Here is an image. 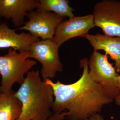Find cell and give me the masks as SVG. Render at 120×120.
I'll use <instances>...</instances> for the list:
<instances>
[{
	"instance_id": "7c38bea8",
	"label": "cell",
	"mask_w": 120,
	"mask_h": 120,
	"mask_svg": "<svg viewBox=\"0 0 120 120\" xmlns=\"http://www.w3.org/2000/svg\"><path fill=\"white\" fill-rule=\"evenodd\" d=\"M22 104L11 90L0 94V120H17L22 112Z\"/></svg>"
},
{
	"instance_id": "9a60e30c",
	"label": "cell",
	"mask_w": 120,
	"mask_h": 120,
	"mask_svg": "<svg viewBox=\"0 0 120 120\" xmlns=\"http://www.w3.org/2000/svg\"><path fill=\"white\" fill-rule=\"evenodd\" d=\"M86 120H105L100 113H97Z\"/></svg>"
},
{
	"instance_id": "ba28073f",
	"label": "cell",
	"mask_w": 120,
	"mask_h": 120,
	"mask_svg": "<svg viewBox=\"0 0 120 120\" xmlns=\"http://www.w3.org/2000/svg\"><path fill=\"white\" fill-rule=\"evenodd\" d=\"M95 27L93 14L81 16H74L60 23L52 41L60 47L70 39L77 37L85 38L90 30Z\"/></svg>"
},
{
	"instance_id": "3957f363",
	"label": "cell",
	"mask_w": 120,
	"mask_h": 120,
	"mask_svg": "<svg viewBox=\"0 0 120 120\" xmlns=\"http://www.w3.org/2000/svg\"><path fill=\"white\" fill-rule=\"evenodd\" d=\"M29 51L19 52L8 49L7 54L0 56V90L4 93L12 90L15 83L22 85L26 74L37 64L29 57Z\"/></svg>"
},
{
	"instance_id": "9c48e42d",
	"label": "cell",
	"mask_w": 120,
	"mask_h": 120,
	"mask_svg": "<svg viewBox=\"0 0 120 120\" xmlns=\"http://www.w3.org/2000/svg\"><path fill=\"white\" fill-rule=\"evenodd\" d=\"M39 5L38 0H0V17L10 19L18 29L25 24L27 14L38 9Z\"/></svg>"
},
{
	"instance_id": "30bf717a",
	"label": "cell",
	"mask_w": 120,
	"mask_h": 120,
	"mask_svg": "<svg viewBox=\"0 0 120 120\" xmlns=\"http://www.w3.org/2000/svg\"><path fill=\"white\" fill-rule=\"evenodd\" d=\"M40 39L30 33L18 34L10 29L6 22L0 23V49H12L19 52L29 51L33 43Z\"/></svg>"
},
{
	"instance_id": "52a82bcc",
	"label": "cell",
	"mask_w": 120,
	"mask_h": 120,
	"mask_svg": "<svg viewBox=\"0 0 120 120\" xmlns=\"http://www.w3.org/2000/svg\"><path fill=\"white\" fill-rule=\"evenodd\" d=\"M93 15L95 26L104 34L120 37V1L102 0L96 3Z\"/></svg>"
},
{
	"instance_id": "5b68a950",
	"label": "cell",
	"mask_w": 120,
	"mask_h": 120,
	"mask_svg": "<svg viewBox=\"0 0 120 120\" xmlns=\"http://www.w3.org/2000/svg\"><path fill=\"white\" fill-rule=\"evenodd\" d=\"M59 48L51 40H40L33 43L29 50L30 58L38 60L41 64V73L43 80L55 77L57 72L63 70L60 60Z\"/></svg>"
},
{
	"instance_id": "2e32d148",
	"label": "cell",
	"mask_w": 120,
	"mask_h": 120,
	"mask_svg": "<svg viewBox=\"0 0 120 120\" xmlns=\"http://www.w3.org/2000/svg\"><path fill=\"white\" fill-rule=\"evenodd\" d=\"M117 80H118V88L120 90V74L118 77L117 78ZM116 103V105L119 106H120V94L119 95V96L116 98L114 101Z\"/></svg>"
},
{
	"instance_id": "6da1fadb",
	"label": "cell",
	"mask_w": 120,
	"mask_h": 120,
	"mask_svg": "<svg viewBox=\"0 0 120 120\" xmlns=\"http://www.w3.org/2000/svg\"><path fill=\"white\" fill-rule=\"evenodd\" d=\"M80 66L82 69V76L74 83L65 84L49 79L45 81L53 93L52 111L66 112L67 120H87L113 101L103 87L90 76L87 58L80 60Z\"/></svg>"
},
{
	"instance_id": "4fadbf2b",
	"label": "cell",
	"mask_w": 120,
	"mask_h": 120,
	"mask_svg": "<svg viewBox=\"0 0 120 120\" xmlns=\"http://www.w3.org/2000/svg\"><path fill=\"white\" fill-rule=\"evenodd\" d=\"M37 10L55 13L62 17H72L74 9L68 0H40Z\"/></svg>"
},
{
	"instance_id": "8992f818",
	"label": "cell",
	"mask_w": 120,
	"mask_h": 120,
	"mask_svg": "<svg viewBox=\"0 0 120 120\" xmlns=\"http://www.w3.org/2000/svg\"><path fill=\"white\" fill-rule=\"evenodd\" d=\"M26 17L28 21L16 30L28 31L31 34L42 40H52L57 26L64 19L55 13L37 10L29 12Z\"/></svg>"
},
{
	"instance_id": "277c9868",
	"label": "cell",
	"mask_w": 120,
	"mask_h": 120,
	"mask_svg": "<svg viewBox=\"0 0 120 120\" xmlns=\"http://www.w3.org/2000/svg\"><path fill=\"white\" fill-rule=\"evenodd\" d=\"M106 54L94 51L88 60L90 76L95 82L101 85L113 101L120 94L117 78L119 74L111 64Z\"/></svg>"
},
{
	"instance_id": "8fae6325",
	"label": "cell",
	"mask_w": 120,
	"mask_h": 120,
	"mask_svg": "<svg viewBox=\"0 0 120 120\" xmlns=\"http://www.w3.org/2000/svg\"><path fill=\"white\" fill-rule=\"evenodd\" d=\"M86 38L94 48V51L103 50L115 62L116 72L120 73V37L96 34H88Z\"/></svg>"
},
{
	"instance_id": "5bb4252c",
	"label": "cell",
	"mask_w": 120,
	"mask_h": 120,
	"mask_svg": "<svg viewBox=\"0 0 120 120\" xmlns=\"http://www.w3.org/2000/svg\"><path fill=\"white\" fill-rule=\"evenodd\" d=\"M67 114V113L66 112H53L52 116L47 120H64L66 118Z\"/></svg>"
},
{
	"instance_id": "7a4b0ae2",
	"label": "cell",
	"mask_w": 120,
	"mask_h": 120,
	"mask_svg": "<svg viewBox=\"0 0 120 120\" xmlns=\"http://www.w3.org/2000/svg\"><path fill=\"white\" fill-rule=\"evenodd\" d=\"M15 96L22 104L17 120H47L52 114L54 95L51 87L42 79L38 70L27 73Z\"/></svg>"
},
{
	"instance_id": "e0dca14e",
	"label": "cell",
	"mask_w": 120,
	"mask_h": 120,
	"mask_svg": "<svg viewBox=\"0 0 120 120\" xmlns=\"http://www.w3.org/2000/svg\"><path fill=\"white\" fill-rule=\"evenodd\" d=\"M1 93H2V92H1V91H0V94H1Z\"/></svg>"
}]
</instances>
